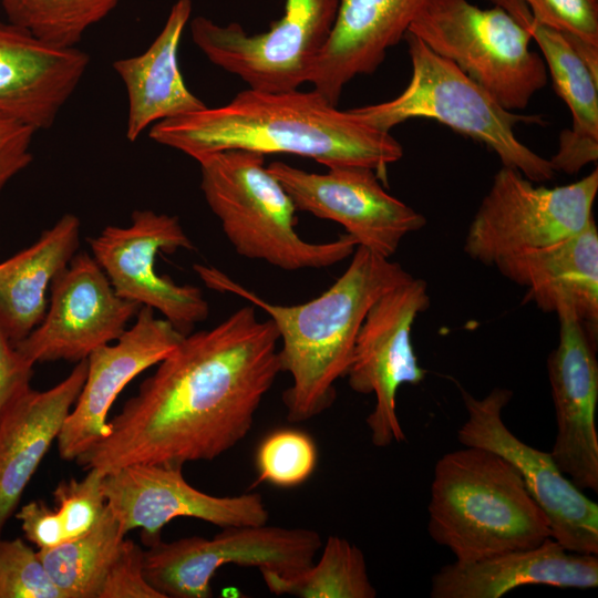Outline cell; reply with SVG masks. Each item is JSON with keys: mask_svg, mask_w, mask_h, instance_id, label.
<instances>
[{"mask_svg": "<svg viewBox=\"0 0 598 598\" xmlns=\"http://www.w3.org/2000/svg\"><path fill=\"white\" fill-rule=\"evenodd\" d=\"M279 333L254 305L185 334L111 421L107 436L75 460L103 473L136 463L183 467L213 461L249 433L281 372Z\"/></svg>", "mask_w": 598, "mask_h": 598, "instance_id": "obj_1", "label": "cell"}, {"mask_svg": "<svg viewBox=\"0 0 598 598\" xmlns=\"http://www.w3.org/2000/svg\"><path fill=\"white\" fill-rule=\"evenodd\" d=\"M150 137L197 161L216 152L244 150L291 154L333 166H364L385 181L388 165L403 156L390 132L339 110L320 92L247 89L218 107L163 120Z\"/></svg>", "mask_w": 598, "mask_h": 598, "instance_id": "obj_2", "label": "cell"}, {"mask_svg": "<svg viewBox=\"0 0 598 598\" xmlns=\"http://www.w3.org/2000/svg\"><path fill=\"white\" fill-rule=\"evenodd\" d=\"M197 270L209 287L245 298L275 323L281 341L280 370L292 380L282 395L292 423L308 421L333 404L336 382L348 372L370 307L412 277L400 264L357 246L350 265L331 287L307 302L283 306L266 301L221 271L203 266Z\"/></svg>", "mask_w": 598, "mask_h": 598, "instance_id": "obj_3", "label": "cell"}, {"mask_svg": "<svg viewBox=\"0 0 598 598\" xmlns=\"http://www.w3.org/2000/svg\"><path fill=\"white\" fill-rule=\"evenodd\" d=\"M427 530L458 561L535 547L551 537L548 518L517 470L482 447L445 453L435 464Z\"/></svg>", "mask_w": 598, "mask_h": 598, "instance_id": "obj_4", "label": "cell"}, {"mask_svg": "<svg viewBox=\"0 0 598 598\" xmlns=\"http://www.w3.org/2000/svg\"><path fill=\"white\" fill-rule=\"evenodd\" d=\"M196 162L205 200L239 256L296 271L327 268L354 252L358 243L348 234L310 243L296 231V206L264 154L227 150Z\"/></svg>", "mask_w": 598, "mask_h": 598, "instance_id": "obj_5", "label": "cell"}, {"mask_svg": "<svg viewBox=\"0 0 598 598\" xmlns=\"http://www.w3.org/2000/svg\"><path fill=\"white\" fill-rule=\"evenodd\" d=\"M412 65L406 87L396 97L353 109L369 125L390 132L412 120L429 118L466 135L534 183L554 178L549 159L532 151L515 134L519 124H543L537 114H520L505 109L483 86L454 62L439 55L421 39L406 32L404 38Z\"/></svg>", "mask_w": 598, "mask_h": 598, "instance_id": "obj_6", "label": "cell"}, {"mask_svg": "<svg viewBox=\"0 0 598 598\" xmlns=\"http://www.w3.org/2000/svg\"><path fill=\"white\" fill-rule=\"evenodd\" d=\"M454 62L509 111L524 110L546 86L542 54L529 32L505 9H481L468 0H430L409 31Z\"/></svg>", "mask_w": 598, "mask_h": 598, "instance_id": "obj_7", "label": "cell"}, {"mask_svg": "<svg viewBox=\"0 0 598 598\" xmlns=\"http://www.w3.org/2000/svg\"><path fill=\"white\" fill-rule=\"evenodd\" d=\"M339 4L340 0H285L281 18L255 34L237 22L221 25L199 16L190 21L192 39L213 64L237 75L249 89L293 91L309 82Z\"/></svg>", "mask_w": 598, "mask_h": 598, "instance_id": "obj_8", "label": "cell"}, {"mask_svg": "<svg viewBox=\"0 0 598 598\" xmlns=\"http://www.w3.org/2000/svg\"><path fill=\"white\" fill-rule=\"evenodd\" d=\"M597 193V167L575 183L545 187L503 166L468 226L464 251L493 266L507 255L568 238L595 219Z\"/></svg>", "mask_w": 598, "mask_h": 598, "instance_id": "obj_9", "label": "cell"}, {"mask_svg": "<svg viewBox=\"0 0 598 598\" xmlns=\"http://www.w3.org/2000/svg\"><path fill=\"white\" fill-rule=\"evenodd\" d=\"M321 546L322 539L313 529L229 526L212 538L155 542L144 550L143 571L163 598H209L212 579L225 565L291 576L309 567Z\"/></svg>", "mask_w": 598, "mask_h": 598, "instance_id": "obj_10", "label": "cell"}, {"mask_svg": "<svg viewBox=\"0 0 598 598\" xmlns=\"http://www.w3.org/2000/svg\"><path fill=\"white\" fill-rule=\"evenodd\" d=\"M429 306L426 281L411 277L374 301L358 332L346 377L352 391L375 396L374 409L367 417L374 446L405 440L396 414V393L401 385H416L425 378L411 331L416 317Z\"/></svg>", "mask_w": 598, "mask_h": 598, "instance_id": "obj_11", "label": "cell"}, {"mask_svg": "<svg viewBox=\"0 0 598 598\" xmlns=\"http://www.w3.org/2000/svg\"><path fill=\"white\" fill-rule=\"evenodd\" d=\"M461 393L466 410L457 430L461 444L489 450L511 463L548 518L551 538L567 550L597 555V503L559 470L550 452L526 444L507 427L502 412L513 392L494 388L481 399L463 389Z\"/></svg>", "mask_w": 598, "mask_h": 598, "instance_id": "obj_12", "label": "cell"}, {"mask_svg": "<svg viewBox=\"0 0 598 598\" xmlns=\"http://www.w3.org/2000/svg\"><path fill=\"white\" fill-rule=\"evenodd\" d=\"M131 225L106 226L90 238L92 256L115 292L140 306L158 311L183 334L207 319L209 306L200 288L177 285L155 269L159 252L194 249L176 216L151 209L134 210Z\"/></svg>", "mask_w": 598, "mask_h": 598, "instance_id": "obj_13", "label": "cell"}, {"mask_svg": "<svg viewBox=\"0 0 598 598\" xmlns=\"http://www.w3.org/2000/svg\"><path fill=\"white\" fill-rule=\"evenodd\" d=\"M267 168L297 210L340 224L358 246L384 258L398 250L405 236L426 225L421 213L383 188L370 167L333 166L319 174L276 161Z\"/></svg>", "mask_w": 598, "mask_h": 598, "instance_id": "obj_14", "label": "cell"}, {"mask_svg": "<svg viewBox=\"0 0 598 598\" xmlns=\"http://www.w3.org/2000/svg\"><path fill=\"white\" fill-rule=\"evenodd\" d=\"M42 321L18 351L31 363L79 362L116 341L142 306L120 297L89 252L76 254L51 285Z\"/></svg>", "mask_w": 598, "mask_h": 598, "instance_id": "obj_15", "label": "cell"}, {"mask_svg": "<svg viewBox=\"0 0 598 598\" xmlns=\"http://www.w3.org/2000/svg\"><path fill=\"white\" fill-rule=\"evenodd\" d=\"M106 506L123 532L141 528L146 546L162 539V528L190 517L221 528L267 524L269 511L259 493L216 496L192 486L182 467L136 463L104 474Z\"/></svg>", "mask_w": 598, "mask_h": 598, "instance_id": "obj_16", "label": "cell"}, {"mask_svg": "<svg viewBox=\"0 0 598 598\" xmlns=\"http://www.w3.org/2000/svg\"><path fill=\"white\" fill-rule=\"evenodd\" d=\"M183 334L155 310L142 306L134 324L115 341L87 357L82 390L56 439L64 461H75L110 432L107 415L123 389L146 369L158 364Z\"/></svg>", "mask_w": 598, "mask_h": 598, "instance_id": "obj_17", "label": "cell"}, {"mask_svg": "<svg viewBox=\"0 0 598 598\" xmlns=\"http://www.w3.org/2000/svg\"><path fill=\"white\" fill-rule=\"evenodd\" d=\"M556 315L559 339L547 359L557 429L550 454L578 488L597 493V346L571 311Z\"/></svg>", "mask_w": 598, "mask_h": 598, "instance_id": "obj_18", "label": "cell"}, {"mask_svg": "<svg viewBox=\"0 0 598 598\" xmlns=\"http://www.w3.org/2000/svg\"><path fill=\"white\" fill-rule=\"evenodd\" d=\"M90 63L76 47L48 43L28 30L0 23V122L50 128Z\"/></svg>", "mask_w": 598, "mask_h": 598, "instance_id": "obj_19", "label": "cell"}, {"mask_svg": "<svg viewBox=\"0 0 598 598\" xmlns=\"http://www.w3.org/2000/svg\"><path fill=\"white\" fill-rule=\"evenodd\" d=\"M498 271L527 289L525 301L544 312L571 311L589 339H598V229L592 219L557 243L497 259Z\"/></svg>", "mask_w": 598, "mask_h": 598, "instance_id": "obj_20", "label": "cell"}, {"mask_svg": "<svg viewBox=\"0 0 598 598\" xmlns=\"http://www.w3.org/2000/svg\"><path fill=\"white\" fill-rule=\"evenodd\" d=\"M529 585L591 589L598 586V556L567 550L554 538L524 549L443 566L432 577V598H501Z\"/></svg>", "mask_w": 598, "mask_h": 598, "instance_id": "obj_21", "label": "cell"}, {"mask_svg": "<svg viewBox=\"0 0 598 598\" xmlns=\"http://www.w3.org/2000/svg\"><path fill=\"white\" fill-rule=\"evenodd\" d=\"M430 0H340L331 34L309 82L337 105L344 86L373 73Z\"/></svg>", "mask_w": 598, "mask_h": 598, "instance_id": "obj_22", "label": "cell"}, {"mask_svg": "<svg viewBox=\"0 0 598 598\" xmlns=\"http://www.w3.org/2000/svg\"><path fill=\"white\" fill-rule=\"evenodd\" d=\"M87 359L44 391L31 386L16 396L0 416V537L21 496L63 423L85 381Z\"/></svg>", "mask_w": 598, "mask_h": 598, "instance_id": "obj_23", "label": "cell"}, {"mask_svg": "<svg viewBox=\"0 0 598 598\" xmlns=\"http://www.w3.org/2000/svg\"><path fill=\"white\" fill-rule=\"evenodd\" d=\"M489 1L513 16L539 47L553 86L573 117L549 162L555 172L579 173L598 159V75L564 33L536 22L520 0Z\"/></svg>", "mask_w": 598, "mask_h": 598, "instance_id": "obj_24", "label": "cell"}, {"mask_svg": "<svg viewBox=\"0 0 598 598\" xmlns=\"http://www.w3.org/2000/svg\"><path fill=\"white\" fill-rule=\"evenodd\" d=\"M192 9V0H177L161 32L143 53L113 63L127 95L125 135L130 142L159 121L207 107L188 90L178 65V47Z\"/></svg>", "mask_w": 598, "mask_h": 598, "instance_id": "obj_25", "label": "cell"}, {"mask_svg": "<svg viewBox=\"0 0 598 598\" xmlns=\"http://www.w3.org/2000/svg\"><path fill=\"white\" fill-rule=\"evenodd\" d=\"M80 227L75 215L64 214L34 244L0 262V326L13 344L44 318L47 291L76 255Z\"/></svg>", "mask_w": 598, "mask_h": 598, "instance_id": "obj_26", "label": "cell"}, {"mask_svg": "<svg viewBox=\"0 0 598 598\" xmlns=\"http://www.w3.org/2000/svg\"><path fill=\"white\" fill-rule=\"evenodd\" d=\"M125 535L106 506L91 530L38 553L64 598H101L128 544Z\"/></svg>", "mask_w": 598, "mask_h": 598, "instance_id": "obj_27", "label": "cell"}, {"mask_svg": "<svg viewBox=\"0 0 598 598\" xmlns=\"http://www.w3.org/2000/svg\"><path fill=\"white\" fill-rule=\"evenodd\" d=\"M268 589L275 595L299 598H374L362 550L348 539L331 535L321 546V555L298 574L282 576L260 570Z\"/></svg>", "mask_w": 598, "mask_h": 598, "instance_id": "obj_28", "label": "cell"}, {"mask_svg": "<svg viewBox=\"0 0 598 598\" xmlns=\"http://www.w3.org/2000/svg\"><path fill=\"white\" fill-rule=\"evenodd\" d=\"M8 22L58 45L75 47L122 0H1Z\"/></svg>", "mask_w": 598, "mask_h": 598, "instance_id": "obj_29", "label": "cell"}, {"mask_svg": "<svg viewBox=\"0 0 598 598\" xmlns=\"http://www.w3.org/2000/svg\"><path fill=\"white\" fill-rule=\"evenodd\" d=\"M318 450L313 439L300 430L280 429L269 433L257 447L255 466L258 482L291 488L315 472Z\"/></svg>", "mask_w": 598, "mask_h": 598, "instance_id": "obj_30", "label": "cell"}, {"mask_svg": "<svg viewBox=\"0 0 598 598\" xmlns=\"http://www.w3.org/2000/svg\"><path fill=\"white\" fill-rule=\"evenodd\" d=\"M0 598H64L38 550L21 538L0 537Z\"/></svg>", "mask_w": 598, "mask_h": 598, "instance_id": "obj_31", "label": "cell"}, {"mask_svg": "<svg viewBox=\"0 0 598 598\" xmlns=\"http://www.w3.org/2000/svg\"><path fill=\"white\" fill-rule=\"evenodd\" d=\"M81 480L61 481L53 491L56 513L60 517L64 542L78 538L91 530L106 509L102 489L105 473L91 468Z\"/></svg>", "mask_w": 598, "mask_h": 598, "instance_id": "obj_32", "label": "cell"}, {"mask_svg": "<svg viewBox=\"0 0 598 598\" xmlns=\"http://www.w3.org/2000/svg\"><path fill=\"white\" fill-rule=\"evenodd\" d=\"M520 1L536 22L598 48V0Z\"/></svg>", "mask_w": 598, "mask_h": 598, "instance_id": "obj_33", "label": "cell"}, {"mask_svg": "<svg viewBox=\"0 0 598 598\" xmlns=\"http://www.w3.org/2000/svg\"><path fill=\"white\" fill-rule=\"evenodd\" d=\"M35 131L29 126L0 122V194L6 185L32 161Z\"/></svg>", "mask_w": 598, "mask_h": 598, "instance_id": "obj_34", "label": "cell"}, {"mask_svg": "<svg viewBox=\"0 0 598 598\" xmlns=\"http://www.w3.org/2000/svg\"><path fill=\"white\" fill-rule=\"evenodd\" d=\"M25 538L38 547V550L54 548L64 543L60 517L43 501L24 504L16 514Z\"/></svg>", "mask_w": 598, "mask_h": 598, "instance_id": "obj_35", "label": "cell"}, {"mask_svg": "<svg viewBox=\"0 0 598 598\" xmlns=\"http://www.w3.org/2000/svg\"><path fill=\"white\" fill-rule=\"evenodd\" d=\"M33 365L0 326V416L16 396L30 388Z\"/></svg>", "mask_w": 598, "mask_h": 598, "instance_id": "obj_36", "label": "cell"}]
</instances>
